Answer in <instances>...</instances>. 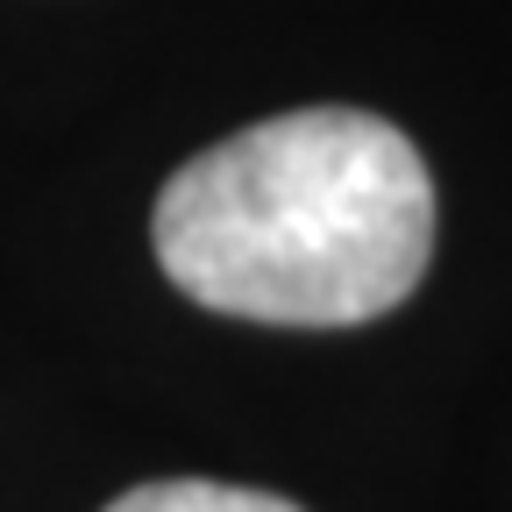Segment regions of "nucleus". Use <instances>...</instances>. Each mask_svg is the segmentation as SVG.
Returning <instances> with one entry per match:
<instances>
[{"instance_id": "1", "label": "nucleus", "mask_w": 512, "mask_h": 512, "mask_svg": "<svg viewBox=\"0 0 512 512\" xmlns=\"http://www.w3.org/2000/svg\"><path fill=\"white\" fill-rule=\"evenodd\" d=\"M150 235L164 278L214 313L356 328L420 285L434 178L406 128L363 107H299L171 171Z\"/></svg>"}, {"instance_id": "2", "label": "nucleus", "mask_w": 512, "mask_h": 512, "mask_svg": "<svg viewBox=\"0 0 512 512\" xmlns=\"http://www.w3.org/2000/svg\"><path fill=\"white\" fill-rule=\"evenodd\" d=\"M107 512H299L278 491H242V484H207V477H164L121 491Z\"/></svg>"}]
</instances>
